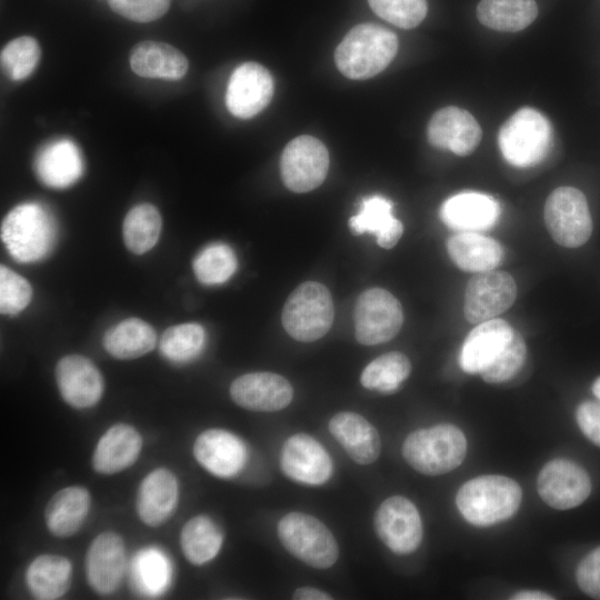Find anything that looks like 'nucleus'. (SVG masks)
Masks as SVG:
<instances>
[{
	"label": "nucleus",
	"instance_id": "ddd939ff",
	"mask_svg": "<svg viewBox=\"0 0 600 600\" xmlns=\"http://www.w3.org/2000/svg\"><path fill=\"white\" fill-rule=\"evenodd\" d=\"M516 296V282L508 272H478L467 284L464 317L477 324L493 319L512 306Z\"/></svg>",
	"mask_w": 600,
	"mask_h": 600
},
{
	"label": "nucleus",
	"instance_id": "79ce46f5",
	"mask_svg": "<svg viewBox=\"0 0 600 600\" xmlns=\"http://www.w3.org/2000/svg\"><path fill=\"white\" fill-rule=\"evenodd\" d=\"M169 564L159 550L146 549L139 553L134 562V574L138 587L150 594L161 592L169 580Z\"/></svg>",
	"mask_w": 600,
	"mask_h": 600
},
{
	"label": "nucleus",
	"instance_id": "a18cd8bd",
	"mask_svg": "<svg viewBox=\"0 0 600 600\" xmlns=\"http://www.w3.org/2000/svg\"><path fill=\"white\" fill-rule=\"evenodd\" d=\"M576 578L583 593L593 599H600V547L593 549L580 561Z\"/></svg>",
	"mask_w": 600,
	"mask_h": 600
},
{
	"label": "nucleus",
	"instance_id": "4be33fe9",
	"mask_svg": "<svg viewBox=\"0 0 600 600\" xmlns=\"http://www.w3.org/2000/svg\"><path fill=\"white\" fill-rule=\"evenodd\" d=\"M513 330L502 319H490L478 323L469 332L460 349V368L467 373H481L507 346Z\"/></svg>",
	"mask_w": 600,
	"mask_h": 600
},
{
	"label": "nucleus",
	"instance_id": "473e14b6",
	"mask_svg": "<svg viewBox=\"0 0 600 600\" xmlns=\"http://www.w3.org/2000/svg\"><path fill=\"white\" fill-rule=\"evenodd\" d=\"M537 16L538 6L534 0H481L477 7L479 21L498 31L523 30Z\"/></svg>",
	"mask_w": 600,
	"mask_h": 600
},
{
	"label": "nucleus",
	"instance_id": "412c9836",
	"mask_svg": "<svg viewBox=\"0 0 600 600\" xmlns=\"http://www.w3.org/2000/svg\"><path fill=\"white\" fill-rule=\"evenodd\" d=\"M178 500L179 484L176 476L167 468H157L140 482L136 510L144 524L159 527L173 514Z\"/></svg>",
	"mask_w": 600,
	"mask_h": 600
},
{
	"label": "nucleus",
	"instance_id": "6e6552de",
	"mask_svg": "<svg viewBox=\"0 0 600 600\" xmlns=\"http://www.w3.org/2000/svg\"><path fill=\"white\" fill-rule=\"evenodd\" d=\"M544 222L553 240L568 248L582 246L592 232L587 199L572 187H560L549 194L544 204Z\"/></svg>",
	"mask_w": 600,
	"mask_h": 600
},
{
	"label": "nucleus",
	"instance_id": "c9c22d12",
	"mask_svg": "<svg viewBox=\"0 0 600 600\" xmlns=\"http://www.w3.org/2000/svg\"><path fill=\"white\" fill-rule=\"evenodd\" d=\"M411 363L401 352L384 353L372 360L360 376L361 384L370 390L392 393L409 377Z\"/></svg>",
	"mask_w": 600,
	"mask_h": 600
},
{
	"label": "nucleus",
	"instance_id": "39448f33",
	"mask_svg": "<svg viewBox=\"0 0 600 600\" xmlns=\"http://www.w3.org/2000/svg\"><path fill=\"white\" fill-rule=\"evenodd\" d=\"M551 142L549 120L529 107L514 112L498 133V144L504 160L518 168L531 167L543 160Z\"/></svg>",
	"mask_w": 600,
	"mask_h": 600
},
{
	"label": "nucleus",
	"instance_id": "49530a36",
	"mask_svg": "<svg viewBox=\"0 0 600 600\" xmlns=\"http://www.w3.org/2000/svg\"><path fill=\"white\" fill-rule=\"evenodd\" d=\"M576 419L582 433L600 447V404L592 401L580 403L576 411Z\"/></svg>",
	"mask_w": 600,
	"mask_h": 600
},
{
	"label": "nucleus",
	"instance_id": "6ab92c4d",
	"mask_svg": "<svg viewBox=\"0 0 600 600\" xmlns=\"http://www.w3.org/2000/svg\"><path fill=\"white\" fill-rule=\"evenodd\" d=\"M427 134L433 147L467 156L477 148L482 132L471 113L450 106L438 110L431 117Z\"/></svg>",
	"mask_w": 600,
	"mask_h": 600
},
{
	"label": "nucleus",
	"instance_id": "20e7f679",
	"mask_svg": "<svg viewBox=\"0 0 600 600\" xmlns=\"http://www.w3.org/2000/svg\"><path fill=\"white\" fill-rule=\"evenodd\" d=\"M56 222L51 213L37 202L14 207L1 224L2 242L17 261L34 262L44 258L54 246Z\"/></svg>",
	"mask_w": 600,
	"mask_h": 600
},
{
	"label": "nucleus",
	"instance_id": "bb28decb",
	"mask_svg": "<svg viewBox=\"0 0 600 600\" xmlns=\"http://www.w3.org/2000/svg\"><path fill=\"white\" fill-rule=\"evenodd\" d=\"M91 506L87 488L69 486L57 491L44 510L46 526L51 534L67 538L80 530Z\"/></svg>",
	"mask_w": 600,
	"mask_h": 600
},
{
	"label": "nucleus",
	"instance_id": "f3484780",
	"mask_svg": "<svg viewBox=\"0 0 600 600\" xmlns=\"http://www.w3.org/2000/svg\"><path fill=\"white\" fill-rule=\"evenodd\" d=\"M230 397L251 411L273 412L284 409L293 397L291 383L274 372H250L233 380Z\"/></svg>",
	"mask_w": 600,
	"mask_h": 600
},
{
	"label": "nucleus",
	"instance_id": "1a4fd4ad",
	"mask_svg": "<svg viewBox=\"0 0 600 600\" xmlns=\"http://www.w3.org/2000/svg\"><path fill=\"white\" fill-rule=\"evenodd\" d=\"M403 311L399 300L382 288L363 291L354 307L356 339L364 346L391 340L401 329Z\"/></svg>",
	"mask_w": 600,
	"mask_h": 600
},
{
	"label": "nucleus",
	"instance_id": "f8f14e48",
	"mask_svg": "<svg viewBox=\"0 0 600 600\" xmlns=\"http://www.w3.org/2000/svg\"><path fill=\"white\" fill-rule=\"evenodd\" d=\"M537 490L549 507L567 510L587 500L591 492V480L578 463L554 459L546 463L539 472Z\"/></svg>",
	"mask_w": 600,
	"mask_h": 600
},
{
	"label": "nucleus",
	"instance_id": "09e8293b",
	"mask_svg": "<svg viewBox=\"0 0 600 600\" xmlns=\"http://www.w3.org/2000/svg\"><path fill=\"white\" fill-rule=\"evenodd\" d=\"M510 599L513 600H552L554 599L549 593L538 590H526L514 593Z\"/></svg>",
	"mask_w": 600,
	"mask_h": 600
},
{
	"label": "nucleus",
	"instance_id": "cd10ccee",
	"mask_svg": "<svg viewBox=\"0 0 600 600\" xmlns=\"http://www.w3.org/2000/svg\"><path fill=\"white\" fill-rule=\"evenodd\" d=\"M132 71L143 78L179 80L188 71V60L177 48L160 41L146 40L130 53Z\"/></svg>",
	"mask_w": 600,
	"mask_h": 600
},
{
	"label": "nucleus",
	"instance_id": "c85d7f7f",
	"mask_svg": "<svg viewBox=\"0 0 600 600\" xmlns=\"http://www.w3.org/2000/svg\"><path fill=\"white\" fill-rule=\"evenodd\" d=\"M392 202L383 196L374 194L362 199L359 212L349 219L354 234L373 233L381 248L390 249L403 233V226L392 214Z\"/></svg>",
	"mask_w": 600,
	"mask_h": 600
},
{
	"label": "nucleus",
	"instance_id": "8fccbe9b",
	"mask_svg": "<svg viewBox=\"0 0 600 600\" xmlns=\"http://www.w3.org/2000/svg\"><path fill=\"white\" fill-rule=\"evenodd\" d=\"M592 392L600 400V377L593 382Z\"/></svg>",
	"mask_w": 600,
	"mask_h": 600
},
{
	"label": "nucleus",
	"instance_id": "de8ad7c7",
	"mask_svg": "<svg viewBox=\"0 0 600 600\" xmlns=\"http://www.w3.org/2000/svg\"><path fill=\"white\" fill-rule=\"evenodd\" d=\"M292 598L297 600H330L332 599V597L329 593L313 587L298 588L293 592Z\"/></svg>",
	"mask_w": 600,
	"mask_h": 600
},
{
	"label": "nucleus",
	"instance_id": "393cba45",
	"mask_svg": "<svg viewBox=\"0 0 600 600\" xmlns=\"http://www.w3.org/2000/svg\"><path fill=\"white\" fill-rule=\"evenodd\" d=\"M328 428L356 463L370 464L379 458L381 451L379 432L364 417L342 411L330 419Z\"/></svg>",
	"mask_w": 600,
	"mask_h": 600
},
{
	"label": "nucleus",
	"instance_id": "2eb2a0df",
	"mask_svg": "<svg viewBox=\"0 0 600 600\" xmlns=\"http://www.w3.org/2000/svg\"><path fill=\"white\" fill-rule=\"evenodd\" d=\"M89 586L98 594L113 593L126 570V546L117 532L103 531L90 543L84 560Z\"/></svg>",
	"mask_w": 600,
	"mask_h": 600
},
{
	"label": "nucleus",
	"instance_id": "a19ab883",
	"mask_svg": "<svg viewBox=\"0 0 600 600\" xmlns=\"http://www.w3.org/2000/svg\"><path fill=\"white\" fill-rule=\"evenodd\" d=\"M526 356L527 347L524 340L517 330H513L507 346L480 374L488 383L508 381L522 368Z\"/></svg>",
	"mask_w": 600,
	"mask_h": 600
},
{
	"label": "nucleus",
	"instance_id": "f03ea898",
	"mask_svg": "<svg viewBox=\"0 0 600 600\" xmlns=\"http://www.w3.org/2000/svg\"><path fill=\"white\" fill-rule=\"evenodd\" d=\"M521 500L519 483L499 474H484L467 481L456 497L461 516L476 527L508 520L518 511Z\"/></svg>",
	"mask_w": 600,
	"mask_h": 600
},
{
	"label": "nucleus",
	"instance_id": "423d86ee",
	"mask_svg": "<svg viewBox=\"0 0 600 600\" xmlns=\"http://www.w3.org/2000/svg\"><path fill=\"white\" fill-rule=\"evenodd\" d=\"M333 318L331 293L316 281L299 284L288 297L281 314L287 333L301 342L322 338L330 330Z\"/></svg>",
	"mask_w": 600,
	"mask_h": 600
},
{
	"label": "nucleus",
	"instance_id": "e433bc0d",
	"mask_svg": "<svg viewBox=\"0 0 600 600\" xmlns=\"http://www.w3.org/2000/svg\"><path fill=\"white\" fill-rule=\"evenodd\" d=\"M237 266L233 250L220 242L204 247L192 262L197 279L207 286L224 283L236 272Z\"/></svg>",
	"mask_w": 600,
	"mask_h": 600
},
{
	"label": "nucleus",
	"instance_id": "f257e3e1",
	"mask_svg": "<svg viewBox=\"0 0 600 600\" xmlns=\"http://www.w3.org/2000/svg\"><path fill=\"white\" fill-rule=\"evenodd\" d=\"M398 51V38L376 23H360L341 40L334 52L339 71L349 79L364 80L384 70Z\"/></svg>",
	"mask_w": 600,
	"mask_h": 600
},
{
	"label": "nucleus",
	"instance_id": "7ed1b4c3",
	"mask_svg": "<svg viewBox=\"0 0 600 600\" xmlns=\"http://www.w3.org/2000/svg\"><path fill=\"white\" fill-rule=\"evenodd\" d=\"M467 454L463 432L450 423L418 429L407 436L402 456L416 471L440 476L458 468Z\"/></svg>",
	"mask_w": 600,
	"mask_h": 600
},
{
	"label": "nucleus",
	"instance_id": "c03bdc74",
	"mask_svg": "<svg viewBox=\"0 0 600 600\" xmlns=\"http://www.w3.org/2000/svg\"><path fill=\"white\" fill-rule=\"evenodd\" d=\"M118 14L137 22H150L162 17L169 9L170 0H109Z\"/></svg>",
	"mask_w": 600,
	"mask_h": 600
},
{
	"label": "nucleus",
	"instance_id": "b1692460",
	"mask_svg": "<svg viewBox=\"0 0 600 600\" xmlns=\"http://www.w3.org/2000/svg\"><path fill=\"white\" fill-rule=\"evenodd\" d=\"M142 437L131 424L116 423L98 440L92 467L101 474H113L131 467L142 449Z\"/></svg>",
	"mask_w": 600,
	"mask_h": 600
},
{
	"label": "nucleus",
	"instance_id": "72a5a7b5",
	"mask_svg": "<svg viewBox=\"0 0 600 600\" xmlns=\"http://www.w3.org/2000/svg\"><path fill=\"white\" fill-rule=\"evenodd\" d=\"M223 536L218 526L207 516L189 519L180 533V547L186 559L202 566L213 560L222 546Z\"/></svg>",
	"mask_w": 600,
	"mask_h": 600
},
{
	"label": "nucleus",
	"instance_id": "4c0bfd02",
	"mask_svg": "<svg viewBox=\"0 0 600 600\" xmlns=\"http://www.w3.org/2000/svg\"><path fill=\"white\" fill-rule=\"evenodd\" d=\"M206 332L199 323H181L169 327L160 339L162 356L177 363L191 361L202 351Z\"/></svg>",
	"mask_w": 600,
	"mask_h": 600
},
{
	"label": "nucleus",
	"instance_id": "f704fd0d",
	"mask_svg": "<svg viewBox=\"0 0 600 600\" xmlns=\"http://www.w3.org/2000/svg\"><path fill=\"white\" fill-rule=\"evenodd\" d=\"M162 219L150 203L133 207L124 217L122 236L126 247L134 254H143L158 242Z\"/></svg>",
	"mask_w": 600,
	"mask_h": 600
},
{
	"label": "nucleus",
	"instance_id": "ea45409f",
	"mask_svg": "<svg viewBox=\"0 0 600 600\" xmlns=\"http://www.w3.org/2000/svg\"><path fill=\"white\" fill-rule=\"evenodd\" d=\"M381 19L402 29L419 26L428 12L427 0H368Z\"/></svg>",
	"mask_w": 600,
	"mask_h": 600
},
{
	"label": "nucleus",
	"instance_id": "9b49d317",
	"mask_svg": "<svg viewBox=\"0 0 600 600\" xmlns=\"http://www.w3.org/2000/svg\"><path fill=\"white\" fill-rule=\"evenodd\" d=\"M378 538L397 554H409L422 541V521L417 507L402 496L381 502L373 517Z\"/></svg>",
	"mask_w": 600,
	"mask_h": 600
},
{
	"label": "nucleus",
	"instance_id": "dca6fc26",
	"mask_svg": "<svg viewBox=\"0 0 600 600\" xmlns=\"http://www.w3.org/2000/svg\"><path fill=\"white\" fill-rule=\"evenodd\" d=\"M280 467L291 480L310 486L327 482L333 469L329 453L307 433L293 434L284 441Z\"/></svg>",
	"mask_w": 600,
	"mask_h": 600
},
{
	"label": "nucleus",
	"instance_id": "4468645a",
	"mask_svg": "<svg viewBox=\"0 0 600 600\" xmlns=\"http://www.w3.org/2000/svg\"><path fill=\"white\" fill-rule=\"evenodd\" d=\"M273 90V78L267 68L253 61L244 62L230 76L226 106L234 117L250 119L269 104Z\"/></svg>",
	"mask_w": 600,
	"mask_h": 600
},
{
	"label": "nucleus",
	"instance_id": "a211bd4d",
	"mask_svg": "<svg viewBox=\"0 0 600 600\" xmlns=\"http://www.w3.org/2000/svg\"><path fill=\"white\" fill-rule=\"evenodd\" d=\"M54 374L62 399L72 408H91L102 397L103 378L87 357L81 354L62 357L57 362Z\"/></svg>",
	"mask_w": 600,
	"mask_h": 600
},
{
	"label": "nucleus",
	"instance_id": "9d476101",
	"mask_svg": "<svg viewBox=\"0 0 600 600\" xmlns=\"http://www.w3.org/2000/svg\"><path fill=\"white\" fill-rule=\"evenodd\" d=\"M329 169L326 146L312 136H299L283 149L280 172L284 186L293 192H308L318 188Z\"/></svg>",
	"mask_w": 600,
	"mask_h": 600
},
{
	"label": "nucleus",
	"instance_id": "c756f323",
	"mask_svg": "<svg viewBox=\"0 0 600 600\" xmlns=\"http://www.w3.org/2000/svg\"><path fill=\"white\" fill-rule=\"evenodd\" d=\"M71 576L72 566L69 559L60 554L43 553L28 566L26 583L36 599L54 600L67 593Z\"/></svg>",
	"mask_w": 600,
	"mask_h": 600
},
{
	"label": "nucleus",
	"instance_id": "7c9ffc66",
	"mask_svg": "<svg viewBox=\"0 0 600 600\" xmlns=\"http://www.w3.org/2000/svg\"><path fill=\"white\" fill-rule=\"evenodd\" d=\"M448 253L456 266L469 272L493 270L503 257L496 240L477 232H459L447 243Z\"/></svg>",
	"mask_w": 600,
	"mask_h": 600
},
{
	"label": "nucleus",
	"instance_id": "2f4dec72",
	"mask_svg": "<svg viewBox=\"0 0 600 600\" xmlns=\"http://www.w3.org/2000/svg\"><path fill=\"white\" fill-rule=\"evenodd\" d=\"M156 340V331L148 322L129 318L108 329L102 344L110 356L128 360L149 353L153 350Z\"/></svg>",
	"mask_w": 600,
	"mask_h": 600
},
{
	"label": "nucleus",
	"instance_id": "0eeeda50",
	"mask_svg": "<svg viewBox=\"0 0 600 600\" xmlns=\"http://www.w3.org/2000/svg\"><path fill=\"white\" fill-rule=\"evenodd\" d=\"M282 546L297 559L316 569L332 567L339 557V547L328 527L316 517L290 512L278 523Z\"/></svg>",
	"mask_w": 600,
	"mask_h": 600
},
{
	"label": "nucleus",
	"instance_id": "5701e85b",
	"mask_svg": "<svg viewBox=\"0 0 600 600\" xmlns=\"http://www.w3.org/2000/svg\"><path fill=\"white\" fill-rule=\"evenodd\" d=\"M500 213L498 201L474 191L457 193L447 199L440 209L444 224L460 232H477L496 224Z\"/></svg>",
	"mask_w": 600,
	"mask_h": 600
},
{
	"label": "nucleus",
	"instance_id": "a878e982",
	"mask_svg": "<svg viewBox=\"0 0 600 600\" xmlns=\"http://www.w3.org/2000/svg\"><path fill=\"white\" fill-rule=\"evenodd\" d=\"M39 180L51 188H67L83 172V160L79 148L69 139L53 140L43 146L34 160Z\"/></svg>",
	"mask_w": 600,
	"mask_h": 600
},
{
	"label": "nucleus",
	"instance_id": "37998d69",
	"mask_svg": "<svg viewBox=\"0 0 600 600\" xmlns=\"http://www.w3.org/2000/svg\"><path fill=\"white\" fill-rule=\"evenodd\" d=\"M32 288L28 280L12 271L0 267V311L3 314H17L31 301Z\"/></svg>",
	"mask_w": 600,
	"mask_h": 600
},
{
	"label": "nucleus",
	"instance_id": "58836bf2",
	"mask_svg": "<svg viewBox=\"0 0 600 600\" xmlns=\"http://www.w3.org/2000/svg\"><path fill=\"white\" fill-rule=\"evenodd\" d=\"M40 56L41 50L34 38L19 37L8 42L1 50V68L11 80L20 81L32 73Z\"/></svg>",
	"mask_w": 600,
	"mask_h": 600
},
{
	"label": "nucleus",
	"instance_id": "aec40b11",
	"mask_svg": "<svg viewBox=\"0 0 600 600\" xmlns=\"http://www.w3.org/2000/svg\"><path fill=\"white\" fill-rule=\"evenodd\" d=\"M193 456L198 463L211 474L231 478L238 474L246 462L243 442L223 429H207L193 443Z\"/></svg>",
	"mask_w": 600,
	"mask_h": 600
}]
</instances>
